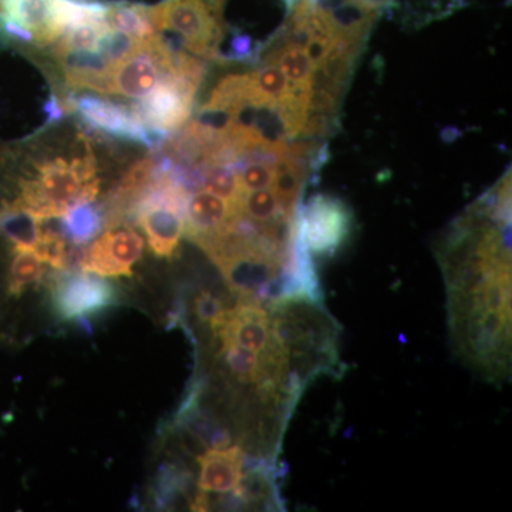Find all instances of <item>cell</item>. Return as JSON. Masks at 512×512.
<instances>
[{
  "label": "cell",
  "instance_id": "6da1fadb",
  "mask_svg": "<svg viewBox=\"0 0 512 512\" xmlns=\"http://www.w3.org/2000/svg\"><path fill=\"white\" fill-rule=\"evenodd\" d=\"M225 5L227 0H161L148 12L156 32L174 36L192 55L217 60L225 36Z\"/></svg>",
  "mask_w": 512,
  "mask_h": 512
},
{
  "label": "cell",
  "instance_id": "7a4b0ae2",
  "mask_svg": "<svg viewBox=\"0 0 512 512\" xmlns=\"http://www.w3.org/2000/svg\"><path fill=\"white\" fill-rule=\"evenodd\" d=\"M94 0H0V20L32 36V52L53 46L67 29L93 19Z\"/></svg>",
  "mask_w": 512,
  "mask_h": 512
},
{
  "label": "cell",
  "instance_id": "3957f363",
  "mask_svg": "<svg viewBox=\"0 0 512 512\" xmlns=\"http://www.w3.org/2000/svg\"><path fill=\"white\" fill-rule=\"evenodd\" d=\"M352 228L353 214L346 202L323 194L298 207L293 224L296 239L312 258L335 256L348 242Z\"/></svg>",
  "mask_w": 512,
  "mask_h": 512
},
{
  "label": "cell",
  "instance_id": "277c9868",
  "mask_svg": "<svg viewBox=\"0 0 512 512\" xmlns=\"http://www.w3.org/2000/svg\"><path fill=\"white\" fill-rule=\"evenodd\" d=\"M198 89L184 77L163 74L153 92L128 107L144 123L173 133L190 120Z\"/></svg>",
  "mask_w": 512,
  "mask_h": 512
},
{
  "label": "cell",
  "instance_id": "5b68a950",
  "mask_svg": "<svg viewBox=\"0 0 512 512\" xmlns=\"http://www.w3.org/2000/svg\"><path fill=\"white\" fill-rule=\"evenodd\" d=\"M144 252V239L133 228L109 229L84 249L80 269L104 278H128Z\"/></svg>",
  "mask_w": 512,
  "mask_h": 512
},
{
  "label": "cell",
  "instance_id": "8992f818",
  "mask_svg": "<svg viewBox=\"0 0 512 512\" xmlns=\"http://www.w3.org/2000/svg\"><path fill=\"white\" fill-rule=\"evenodd\" d=\"M52 299L60 318L82 319L113 305L117 301V292L104 276L82 271L60 276L53 288Z\"/></svg>",
  "mask_w": 512,
  "mask_h": 512
},
{
  "label": "cell",
  "instance_id": "52a82bcc",
  "mask_svg": "<svg viewBox=\"0 0 512 512\" xmlns=\"http://www.w3.org/2000/svg\"><path fill=\"white\" fill-rule=\"evenodd\" d=\"M60 97V96H59ZM66 113L79 114L84 126L106 136L141 144L144 121L138 119L130 107L94 94H64L60 97Z\"/></svg>",
  "mask_w": 512,
  "mask_h": 512
},
{
  "label": "cell",
  "instance_id": "ba28073f",
  "mask_svg": "<svg viewBox=\"0 0 512 512\" xmlns=\"http://www.w3.org/2000/svg\"><path fill=\"white\" fill-rule=\"evenodd\" d=\"M211 330L218 342L234 343L258 353L266 352L274 343L271 313L261 303L252 301H242L227 309Z\"/></svg>",
  "mask_w": 512,
  "mask_h": 512
},
{
  "label": "cell",
  "instance_id": "9c48e42d",
  "mask_svg": "<svg viewBox=\"0 0 512 512\" xmlns=\"http://www.w3.org/2000/svg\"><path fill=\"white\" fill-rule=\"evenodd\" d=\"M62 69L64 84L70 90L89 89L101 94H113L111 73L114 66L97 50L53 49Z\"/></svg>",
  "mask_w": 512,
  "mask_h": 512
},
{
  "label": "cell",
  "instance_id": "30bf717a",
  "mask_svg": "<svg viewBox=\"0 0 512 512\" xmlns=\"http://www.w3.org/2000/svg\"><path fill=\"white\" fill-rule=\"evenodd\" d=\"M239 214L237 205L211 192L201 190L185 204V234L198 245L217 237Z\"/></svg>",
  "mask_w": 512,
  "mask_h": 512
},
{
  "label": "cell",
  "instance_id": "8fae6325",
  "mask_svg": "<svg viewBox=\"0 0 512 512\" xmlns=\"http://www.w3.org/2000/svg\"><path fill=\"white\" fill-rule=\"evenodd\" d=\"M201 493H235L244 476L245 454L239 446L208 448L197 456Z\"/></svg>",
  "mask_w": 512,
  "mask_h": 512
},
{
  "label": "cell",
  "instance_id": "7c38bea8",
  "mask_svg": "<svg viewBox=\"0 0 512 512\" xmlns=\"http://www.w3.org/2000/svg\"><path fill=\"white\" fill-rule=\"evenodd\" d=\"M163 74L156 59L141 47L133 56L114 66L111 73L113 94L134 100L144 99L156 89Z\"/></svg>",
  "mask_w": 512,
  "mask_h": 512
},
{
  "label": "cell",
  "instance_id": "4fadbf2b",
  "mask_svg": "<svg viewBox=\"0 0 512 512\" xmlns=\"http://www.w3.org/2000/svg\"><path fill=\"white\" fill-rule=\"evenodd\" d=\"M264 63L278 67L293 86L312 92L315 66L301 47L289 45L281 37H276L274 47L264 57Z\"/></svg>",
  "mask_w": 512,
  "mask_h": 512
},
{
  "label": "cell",
  "instance_id": "5bb4252c",
  "mask_svg": "<svg viewBox=\"0 0 512 512\" xmlns=\"http://www.w3.org/2000/svg\"><path fill=\"white\" fill-rule=\"evenodd\" d=\"M255 89L251 73H234L222 77L217 86L212 89L207 103L202 107L237 113L242 107L254 104Z\"/></svg>",
  "mask_w": 512,
  "mask_h": 512
},
{
  "label": "cell",
  "instance_id": "9a60e30c",
  "mask_svg": "<svg viewBox=\"0 0 512 512\" xmlns=\"http://www.w3.org/2000/svg\"><path fill=\"white\" fill-rule=\"evenodd\" d=\"M150 5L131 2V0H116L107 2L106 22L109 28L120 30L136 39L147 40L156 33L150 20Z\"/></svg>",
  "mask_w": 512,
  "mask_h": 512
},
{
  "label": "cell",
  "instance_id": "2e32d148",
  "mask_svg": "<svg viewBox=\"0 0 512 512\" xmlns=\"http://www.w3.org/2000/svg\"><path fill=\"white\" fill-rule=\"evenodd\" d=\"M104 224L106 217L101 208L93 202H84L74 205L60 218V232L74 245H84L100 234Z\"/></svg>",
  "mask_w": 512,
  "mask_h": 512
},
{
  "label": "cell",
  "instance_id": "e0dca14e",
  "mask_svg": "<svg viewBox=\"0 0 512 512\" xmlns=\"http://www.w3.org/2000/svg\"><path fill=\"white\" fill-rule=\"evenodd\" d=\"M251 74L255 89V104L252 106H266V104L276 106L295 93L296 87L274 64H265Z\"/></svg>",
  "mask_w": 512,
  "mask_h": 512
},
{
  "label": "cell",
  "instance_id": "ac0fdd59",
  "mask_svg": "<svg viewBox=\"0 0 512 512\" xmlns=\"http://www.w3.org/2000/svg\"><path fill=\"white\" fill-rule=\"evenodd\" d=\"M239 214L259 224H276V222L291 221L282 211L281 202L271 187L264 190L244 192L238 202Z\"/></svg>",
  "mask_w": 512,
  "mask_h": 512
},
{
  "label": "cell",
  "instance_id": "d6986e66",
  "mask_svg": "<svg viewBox=\"0 0 512 512\" xmlns=\"http://www.w3.org/2000/svg\"><path fill=\"white\" fill-rule=\"evenodd\" d=\"M202 190L218 195L237 207L245 192L239 184L237 168L232 165H212L205 168Z\"/></svg>",
  "mask_w": 512,
  "mask_h": 512
},
{
  "label": "cell",
  "instance_id": "ffe728a7",
  "mask_svg": "<svg viewBox=\"0 0 512 512\" xmlns=\"http://www.w3.org/2000/svg\"><path fill=\"white\" fill-rule=\"evenodd\" d=\"M141 47H143V42L136 39V37L109 28L100 36L96 50L107 62L117 66V64L137 53Z\"/></svg>",
  "mask_w": 512,
  "mask_h": 512
},
{
  "label": "cell",
  "instance_id": "44dd1931",
  "mask_svg": "<svg viewBox=\"0 0 512 512\" xmlns=\"http://www.w3.org/2000/svg\"><path fill=\"white\" fill-rule=\"evenodd\" d=\"M43 264L52 266L55 269L66 268L69 261L67 254L66 238L60 231H50L40 224V237L37 239L35 248L32 249Z\"/></svg>",
  "mask_w": 512,
  "mask_h": 512
},
{
  "label": "cell",
  "instance_id": "7402d4cb",
  "mask_svg": "<svg viewBox=\"0 0 512 512\" xmlns=\"http://www.w3.org/2000/svg\"><path fill=\"white\" fill-rule=\"evenodd\" d=\"M275 161L245 160L238 170V180L245 192L264 190L274 181Z\"/></svg>",
  "mask_w": 512,
  "mask_h": 512
},
{
  "label": "cell",
  "instance_id": "603a6c76",
  "mask_svg": "<svg viewBox=\"0 0 512 512\" xmlns=\"http://www.w3.org/2000/svg\"><path fill=\"white\" fill-rule=\"evenodd\" d=\"M192 311H194L195 318L202 325L214 328L224 316L225 309L224 302L218 296H215L211 291H200L192 302Z\"/></svg>",
  "mask_w": 512,
  "mask_h": 512
},
{
  "label": "cell",
  "instance_id": "cb8c5ba5",
  "mask_svg": "<svg viewBox=\"0 0 512 512\" xmlns=\"http://www.w3.org/2000/svg\"><path fill=\"white\" fill-rule=\"evenodd\" d=\"M255 53L256 49L251 37L238 35L232 39L231 46H229V52L227 55L222 56V59L239 60V62H244V60L252 59V57L255 56Z\"/></svg>",
  "mask_w": 512,
  "mask_h": 512
},
{
  "label": "cell",
  "instance_id": "d4e9b609",
  "mask_svg": "<svg viewBox=\"0 0 512 512\" xmlns=\"http://www.w3.org/2000/svg\"><path fill=\"white\" fill-rule=\"evenodd\" d=\"M43 113H45V126H52V124L59 123L63 119L64 114L67 113L64 110L59 94L50 93L45 106H43Z\"/></svg>",
  "mask_w": 512,
  "mask_h": 512
}]
</instances>
